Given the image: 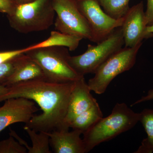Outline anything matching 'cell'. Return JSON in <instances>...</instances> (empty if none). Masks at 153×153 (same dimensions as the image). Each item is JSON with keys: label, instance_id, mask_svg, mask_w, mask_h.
<instances>
[{"label": "cell", "instance_id": "7402d4cb", "mask_svg": "<svg viewBox=\"0 0 153 153\" xmlns=\"http://www.w3.org/2000/svg\"><path fill=\"white\" fill-rule=\"evenodd\" d=\"M25 52V48L11 51H3L0 52V63L8 60L10 58L15 57L19 54Z\"/></svg>", "mask_w": 153, "mask_h": 153}, {"label": "cell", "instance_id": "2e32d148", "mask_svg": "<svg viewBox=\"0 0 153 153\" xmlns=\"http://www.w3.org/2000/svg\"><path fill=\"white\" fill-rule=\"evenodd\" d=\"M140 122L147 137L144 139L136 153H153V109L146 108L140 113Z\"/></svg>", "mask_w": 153, "mask_h": 153}, {"label": "cell", "instance_id": "7c38bea8", "mask_svg": "<svg viewBox=\"0 0 153 153\" xmlns=\"http://www.w3.org/2000/svg\"><path fill=\"white\" fill-rule=\"evenodd\" d=\"M49 137V145L55 153H85L82 134L79 131L69 129H56L47 132Z\"/></svg>", "mask_w": 153, "mask_h": 153}, {"label": "cell", "instance_id": "277c9868", "mask_svg": "<svg viewBox=\"0 0 153 153\" xmlns=\"http://www.w3.org/2000/svg\"><path fill=\"white\" fill-rule=\"evenodd\" d=\"M55 15L52 0H34L18 5L7 15L11 27L27 34L48 30L54 23Z\"/></svg>", "mask_w": 153, "mask_h": 153}, {"label": "cell", "instance_id": "6da1fadb", "mask_svg": "<svg viewBox=\"0 0 153 153\" xmlns=\"http://www.w3.org/2000/svg\"><path fill=\"white\" fill-rule=\"evenodd\" d=\"M75 81L57 83L33 80L7 86H0V102L17 97L35 101L43 112L34 115L24 127L38 132L61 129Z\"/></svg>", "mask_w": 153, "mask_h": 153}, {"label": "cell", "instance_id": "52a82bcc", "mask_svg": "<svg viewBox=\"0 0 153 153\" xmlns=\"http://www.w3.org/2000/svg\"><path fill=\"white\" fill-rule=\"evenodd\" d=\"M52 2L56 15L55 30L93 42L90 27L79 11L76 0H52Z\"/></svg>", "mask_w": 153, "mask_h": 153}, {"label": "cell", "instance_id": "4fadbf2b", "mask_svg": "<svg viewBox=\"0 0 153 153\" xmlns=\"http://www.w3.org/2000/svg\"><path fill=\"white\" fill-rule=\"evenodd\" d=\"M33 80H46L44 72L31 57L22 53L19 55L13 73L0 86H7Z\"/></svg>", "mask_w": 153, "mask_h": 153}, {"label": "cell", "instance_id": "7a4b0ae2", "mask_svg": "<svg viewBox=\"0 0 153 153\" xmlns=\"http://www.w3.org/2000/svg\"><path fill=\"white\" fill-rule=\"evenodd\" d=\"M140 119V113L134 112L126 103H117L109 115L102 118L82 134L85 153L133 128Z\"/></svg>", "mask_w": 153, "mask_h": 153}, {"label": "cell", "instance_id": "603a6c76", "mask_svg": "<svg viewBox=\"0 0 153 153\" xmlns=\"http://www.w3.org/2000/svg\"><path fill=\"white\" fill-rule=\"evenodd\" d=\"M147 1V9L145 12V16L147 26H151L153 25V0Z\"/></svg>", "mask_w": 153, "mask_h": 153}, {"label": "cell", "instance_id": "5bb4252c", "mask_svg": "<svg viewBox=\"0 0 153 153\" xmlns=\"http://www.w3.org/2000/svg\"><path fill=\"white\" fill-rule=\"evenodd\" d=\"M82 39L78 36L68 35L59 31H52L47 40L25 48V52L31 49L52 47H65L69 51H74L77 49Z\"/></svg>", "mask_w": 153, "mask_h": 153}, {"label": "cell", "instance_id": "9c48e42d", "mask_svg": "<svg viewBox=\"0 0 153 153\" xmlns=\"http://www.w3.org/2000/svg\"><path fill=\"white\" fill-rule=\"evenodd\" d=\"M123 19L121 28L125 47H136L144 39L153 37V33L147 30L143 1L130 8Z\"/></svg>", "mask_w": 153, "mask_h": 153}, {"label": "cell", "instance_id": "3957f363", "mask_svg": "<svg viewBox=\"0 0 153 153\" xmlns=\"http://www.w3.org/2000/svg\"><path fill=\"white\" fill-rule=\"evenodd\" d=\"M68 50L65 47H46L25 53L41 67L46 81L63 83L74 82L84 76L78 74L69 64Z\"/></svg>", "mask_w": 153, "mask_h": 153}, {"label": "cell", "instance_id": "d4e9b609", "mask_svg": "<svg viewBox=\"0 0 153 153\" xmlns=\"http://www.w3.org/2000/svg\"><path fill=\"white\" fill-rule=\"evenodd\" d=\"M15 1L16 2L17 4L20 5L30 2L33 1L34 0H15Z\"/></svg>", "mask_w": 153, "mask_h": 153}, {"label": "cell", "instance_id": "ffe728a7", "mask_svg": "<svg viewBox=\"0 0 153 153\" xmlns=\"http://www.w3.org/2000/svg\"><path fill=\"white\" fill-rule=\"evenodd\" d=\"M19 55L0 63V85L13 73Z\"/></svg>", "mask_w": 153, "mask_h": 153}, {"label": "cell", "instance_id": "44dd1931", "mask_svg": "<svg viewBox=\"0 0 153 153\" xmlns=\"http://www.w3.org/2000/svg\"><path fill=\"white\" fill-rule=\"evenodd\" d=\"M18 5L15 0H0V13H11Z\"/></svg>", "mask_w": 153, "mask_h": 153}, {"label": "cell", "instance_id": "8fae6325", "mask_svg": "<svg viewBox=\"0 0 153 153\" xmlns=\"http://www.w3.org/2000/svg\"><path fill=\"white\" fill-rule=\"evenodd\" d=\"M91 90L84 76L76 80L71 92L63 128L69 129V125L76 116L97 104L96 99L90 93Z\"/></svg>", "mask_w": 153, "mask_h": 153}, {"label": "cell", "instance_id": "e0dca14e", "mask_svg": "<svg viewBox=\"0 0 153 153\" xmlns=\"http://www.w3.org/2000/svg\"><path fill=\"white\" fill-rule=\"evenodd\" d=\"M32 141V146L27 148L29 153H51L49 150V137L46 132H38L30 128L24 127Z\"/></svg>", "mask_w": 153, "mask_h": 153}, {"label": "cell", "instance_id": "d6986e66", "mask_svg": "<svg viewBox=\"0 0 153 153\" xmlns=\"http://www.w3.org/2000/svg\"><path fill=\"white\" fill-rule=\"evenodd\" d=\"M27 149L17 142L13 137L0 142V153H27Z\"/></svg>", "mask_w": 153, "mask_h": 153}, {"label": "cell", "instance_id": "cb8c5ba5", "mask_svg": "<svg viewBox=\"0 0 153 153\" xmlns=\"http://www.w3.org/2000/svg\"><path fill=\"white\" fill-rule=\"evenodd\" d=\"M152 100H153V88L149 91L146 95L142 97L139 100L135 102L133 104H131V106L136 104H139L141 102H144Z\"/></svg>", "mask_w": 153, "mask_h": 153}, {"label": "cell", "instance_id": "ba28073f", "mask_svg": "<svg viewBox=\"0 0 153 153\" xmlns=\"http://www.w3.org/2000/svg\"><path fill=\"white\" fill-rule=\"evenodd\" d=\"M79 11L90 27L93 42L97 43L106 38L113 31L121 27L123 17L114 19L101 9L97 0H76Z\"/></svg>", "mask_w": 153, "mask_h": 153}, {"label": "cell", "instance_id": "30bf717a", "mask_svg": "<svg viewBox=\"0 0 153 153\" xmlns=\"http://www.w3.org/2000/svg\"><path fill=\"white\" fill-rule=\"evenodd\" d=\"M0 107V132L16 123H27L39 109L33 100L23 97L8 99Z\"/></svg>", "mask_w": 153, "mask_h": 153}, {"label": "cell", "instance_id": "484cf974", "mask_svg": "<svg viewBox=\"0 0 153 153\" xmlns=\"http://www.w3.org/2000/svg\"><path fill=\"white\" fill-rule=\"evenodd\" d=\"M147 30L148 32L153 33V25L147 26Z\"/></svg>", "mask_w": 153, "mask_h": 153}, {"label": "cell", "instance_id": "5b68a950", "mask_svg": "<svg viewBox=\"0 0 153 153\" xmlns=\"http://www.w3.org/2000/svg\"><path fill=\"white\" fill-rule=\"evenodd\" d=\"M96 45H88L81 55L69 57V63L81 76L94 74L97 69L113 54L123 48L124 41L121 27L116 28Z\"/></svg>", "mask_w": 153, "mask_h": 153}, {"label": "cell", "instance_id": "9a60e30c", "mask_svg": "<svg viewBox=\"0 0 153 153\" xmlns=\"http://www.w3.org/2000/svg\"><path fill=\"white\" fill-rule=\"evenodd\" d=\"M102 117V113L98 103H97L75 117L69 124V127L73 130L79 131L83 134Z\"/></svg>", "mask_w": 153, "mask_h": 153}, {"label": "cell", "instance_id": "ac0fdd59", "mask_svg": "<svg viewBox=\"0 0 153 153\" xmlns=\"http://www.w3.org/2000/svg\"><path fill=\"white\" fill-rule=\"evenodd\" d=\"M130 0H97L104 12L111 17L120 19L124 16L130 7Z\"/></svg>", "mask_w": 153, "mask_h": 153}, {"label": "cell", "instance_id": "8992f818", "mask_svg": "<svg viewBox=\"0 0 153 153\" xmlns=\"http://www.w3.org/2000/svg\"><path fill=\"white\" fill-rule=\"evenodd\" d=\"M142 44L134 47L122 48L108 58L97 69L94 76L88 80L87 84L91 91L102 94L115 77L132 68Z\"/></svg>", "mask_w": 153, "mask_h": 153}]
</instances>
